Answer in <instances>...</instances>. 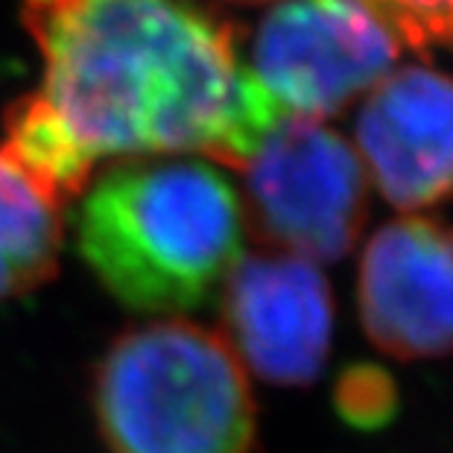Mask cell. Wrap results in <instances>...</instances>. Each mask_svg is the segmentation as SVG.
<instances>
[{"label":"cell","instance_id":"cell-1","mask_svg":"<svg viewBox=\"0 0 453 453\" xmlns=\"http://www.w3.org/2000/svg\"><path fill=\"white\" fill-rule=\"evenodd\" d=\"M42 53L30 91L82 161L190 156L243 170L287 114L194 0H21Z\"/></svg>","mask_w":453,"mask_h":453},{"label":"cell","instance_id":"cell-2","mask_svg":"<svg viewBox=\"0 0 453 453\" xmlns=\"http://www.w3.org/2000/svg\"><path fill=\"white\" fill-rule=\"evenodd\" d=\"M243 205L205 158L105 164L76 208V249L127 311L164 319L196 311L243 257Z\"/></svg>","mask_w":453,"mask_h":453},{"label":"cell","instance_id":"cell-3","mask_svg":"<svg viewBox=\"0 0 453 453\" xmlns=\"http://www.w3.org/2000/svg\"><path fill=\"white\" fill-rule=\"evenodd\" d=\"M109 453H255L257 401L219 331L181 316L129 325L91 372Z\"/></svg>","mask_w":453,"mask_h":453},{"label":"cell","instance_id":"cell-4","mask_svg":"<svg viewBox=\"0 0 453 453\" xmlns=\"http://www.w3.org/2000/svg\"><path fill=\"white\" fill-rule=\"evenodd\" d=\"M243 223L273 252L334 264L363 234L369 179L340 132L311 118H281L246 161Z\"/></svg>","mask_w":453,"mask_h":453},{"label":"cell","instance_id":"cell-5","mask_svg":"<svg viewBox=\"0 0 453 453\" xmlns=\"http://www.w3.org/2000/svg\"><path fill=\"white\" fill-rule=\"evenodd\" d=\"M398 53L363 0H281L257 27L249 71L284 114L325 120L369 94Z\"/></svg>","mask_w":453,"mask_h":453},{"label":"cell","instance_id":"cell-6","mask_svg":"<svg viewBox=\"0 0 453 453\" xmlns=\"http://www.w3.org/2000/svg\"><path fill=\"white\" fill-rule=\"evenodd\" d=\"M219 319L240 365L273 387H311L331 354L334 296L304 257L273 249L240 257L219 287Z\"/></svg>","mask_w":453,"mask_h":453},{"label":"cell","instance_id":"cell-7","mask_svg":"<svg viewBox=\"0 0 453 453\" xmlns=\"http://www.w3.org/2000/svg\"><path fill=\"white\" fill-rule=\"evenodd\" d=\"M357 307L372 345L395 360L453 357V226L403 214L374 231Z\"/></svg>","mask_w":453,"mask_h":453},{"label":"cell","instance_id":"cell-8","mask_svg":"<svg viewBox=\"0 0 453 453\" xmlns=\"http://www.w3.org/2000/svg\"><path fill=\"white\" fill-rule=\"evenodd\" d=\"M354 141L365 179L403 214L453 199V76L389 71L365 94Z\"/></svg>","mask_w":453,"mask_h":453},{"label":"cell","instance_id":"cell-9","mask_svg":"<svg viewBox=\"0 0 453 453\" xmlns=\"http://www.w3.org/2000/svg\"><path fill=\"white\" fill-rule=\"evenodd\" d=\"M62 211L0 150V302L30 296L56 278L65 243Z\"/></svg>","mask_w":453,"mask_h":453},{"label":"cell","instance_id":"cell-10","mask_svg":"<svg viewBox=\"0 0 453 453\" xmlns=\"http://www.w3.org/2000/svg\"><path fill=\"white\" fill-rule=\"evenodd\" d=\"M334 403L342 421L357 430H380L398 412V387L392 374L380 365L354 363L349 365L334 389Z\"/></svg>","mask_w":453,"mask_h":453},{"label":"cell","instance_id":"cell-11","mask_svg":"<svg viewBox=\"0 0 453 453\" xmlns=\"http://www.w3.org/2000/svg\"><path fill=\"white\" fill-rule=\"evenodd\" d=\"M412 50L453 53V0H363Z\"/></svg>","mask_w":453,"mask_h":453},{"label":"cell","instance_id":"cell-12","mask_svg":"<svg viewBox=\"0 0 453 453\" xmlns=\"http://www.w3.org/2000/svg\"><path fill=\"white\" fill-rule=\"evenodd\" d=\"M228 4H243V6H249V4H269V0H228Z\"/></svg>","mask_w":453,"mask_h":453}]
</instances>
